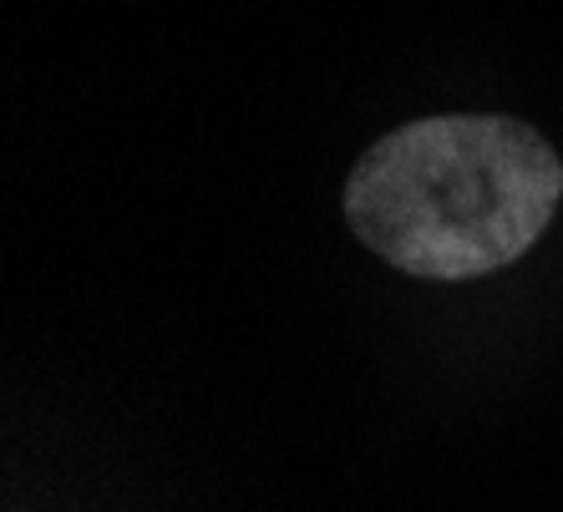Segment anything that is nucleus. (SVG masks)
Segmentation results:
<instances>
[{
  "instance_id": "f257e3e1",
  "label": "nucleus",
  "mask_w": 563,
  "mask_h": 512,
  "mask_svg": "<svg viewBox=\"0 0 563 512\" xmlns=\"http://www.w3.org/2000/svg\"><path fill=\"white\" fill-rule=\"evenodd\" d=\"M563 198V158L518 118H427L386 132L345 183L361 244L421 279L523 259Z\"/></svg>"
}]
</instances>
